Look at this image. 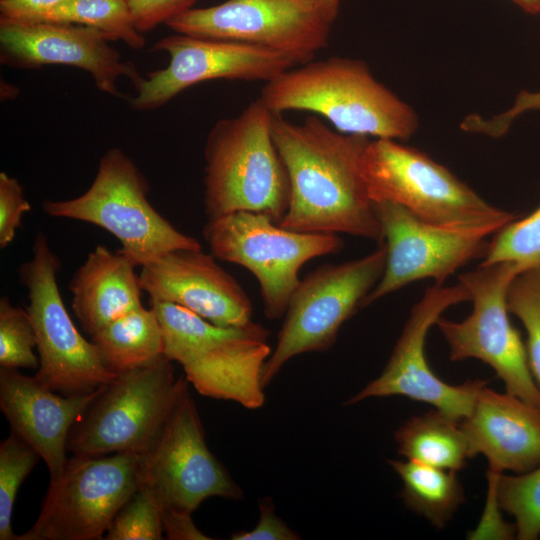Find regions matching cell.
<instances>
[{
    "label": "cell",
    "instance_id": "33",
    "mask_svg": "<svg viewBox=\"0 0 540 540\" xmlns=\"http://www.w3.org/2000/svg\"><path fill=\"white\" fill-rule=\"evenodd\" d=\"M164 532L160 509L144 485L122 506L104 537L107 540H161Z\"/></svg>",
    "mask_w": 540,
    "mask_h": 540
},
{
    "label": "cell",
    "instance_id": "38",
    "mask_svg": "<svg viewBox=\"0 0 540 540\" xmlns=\"http://www.w3.org/2000/svg\"><path fill=\"white\" fill-rule=\"evenodd\" d=\"M67 0H0V20L37 22Z\"/></svg>",
    "mask_w": 540,
    "mask_h": 540
},
{
    "label": "cell",
    "instance_id": "35",
    "mask_svg": "<svg viewBox=\"0 0 540 540\" xmlns=\"http://www.w3.org/2000/svg\"><path fill=\"white\" fill-rule=\"evenodd\" d=\"M31 209L23 187L16 178L0 173V247L6 248L21 225L22 216Z\"/></svg>",
    "mask_w": 540,
    "mask_h": 540
},
{
    "label": "cell",
    "instance_id": "8",
    "mask_svg": "<svg viewBox=\"0 0 540 540\" xmlns=\"http://www.w3.org/2000/svg\"><path fill=\"white\" fill-rule=\"evenodd\" d=\"M387 259L384 243L370 254L326 264L300 280L291 295L275 349L263 368L266 387L293 357L329 349L343 323L361 308L380 281Z\"/></svg>",
    "mask_w": 540,
    "mask_h": 540
},
{
    "label": "cell",
    "instance_id": "40",
    "mask_svg": "<svg viewBox=\"0 0 540 540\" xmlns=\"http://www.w3.org/2000/svg\"><path fill=\"white\" fill-rule=\"evenodd\" d=\"M517 6L529 14L540 13V0H512Z\"/></svg>",
    "mask_w": 540,
    "mask_h": 540
},
{
    "label": "cell",
    "instance_id": "6",
    "mask_svg": "<svg viewBox=\"0 0 540 540\" xmlns=\"http://www.w3.org/2000/svg\"><path fill=\"white\" fill-rule=\"evenodd\" d=\"M165 356L116 375L72 427L67 450L75 456L145 454L164 428L186 377H176Z\"/></svg>",
    "mask_w": 540,
    "mask_h": 540
},
{
    "label": "cell",
    "instance_id": "39",
    "mask_svg": "<svg viewBox=\"0 0 540 540\" xmlns=\"http://www.w3.org/2000/svg\"><path fill=\"white\" fill-rule=\"evenodd\" d=\"M163 532L169 540L211 539L200 531L192 520V515L172 509H160Z\"/></svg>",
    "mask_w": 540,
    "mask_h": 540
},
{
    "label": "cell",
    "instance_id": "7",
    "mask_svg": "<svg viewBox=\"0 0 540 540\" xmlns=\"http://www.w3.org/2000/svg\"><path fill=\"white\" fill-rule=\"evenodd\" d=\"M212 255L248 269L257 279L270 320L283 317L310 259L341 250L335 233L298 232L281 227L269 216L238 211L208 220L204 231Z\"/></svg>",
    "mask_w": 540,
    "mask_h": 540
},
{
    "label": "cell",
    "instance_id": "37",
    "mask_svg": "<svg viewBox=\"0 0 540 540\" xmlns=\"http://www.w3.org/2000/svg\"><path fill=\"white\" fill-rule=\"evenodd\" d=\"M259 519L256 526L247 531H237L231 535L232 540H297L299 534L291 529L275 512L274 504L269 497L260 499Z\"/></svg>",
    "mask_w": 540,
    "mask_h": 540
},
{
    "label": "cell",
    "instance_id": "15",
    "mask_svg": "<svg viewBox=\"0 0 540 540\" xmlns=\"http://www.w3.org/2000/svg\"><path fill=\"white\" fill-rule=\"evenodd\" d=\"M470 301V293L460 282L452 286L429 287L413 306L382 372L346 401L359 403L371 397L405 396L432 405L448 417L461 421L469 415L483 380L451 385L437 377L425 356L429 329L451 306Z\"/></svg>",
    "mask_w": 540,
    "mask_h": 540
},
{
    "label": "cell",
    "instance_id": "36",
    "mask_svg": "<svg viewBox=\"0 0 540 540\" xmlns=\"http://www.w3.org/2000/svg\"><path fill=\"white\" fill-rule=\"evenodd\" d=\"M137 30L141 33L155 29L160 24L191 9L197 0H127Z\"/></svg>",
    "mask_w": 540,
    "mask_h": 540
},
{
    "label": "cell",
    "instance_id": "10",
    "mask_svg": "<svg viewBox=\"0 0 540 540\" xmlns=\"http://www.w3.org/2000/svg\"><path fill=\"white\" fill-rule=\"evenodd\" d=\"M32 254L18 268V278L27 290L26 310L37 338L40 366L34 376L65 396L92 393L116 375L69 316L57 284L60 261L44 234L35 237Z\"/></svg>",
    "mask_w": 540,
    "mask_h": 540
},
{
    "label": "cell",
    "instance_id": "1",
    "mask_svg": "<svg viewBox=\"0 0 540 540\" xmlns=\"http://www.w3.org/2000/svg\"><path fill=\"white\" fill-rule=\"evenodd\" d=\"M272 135L290 183V202L281 227L345 233L383 243L361 169L369 137L339 132L317 116L293 123L275 113Z\"/></svg>",
    "mask_w": 540,
    "mask_h": 540
},
{
    "label": "cell",
    "instance_id": "11",
    "mask_svg": "<svg viewBox=\"0 0 540 540\" xmlns=\"http://www.w3.org/2000/svg\"><path fill=\"white\" fill-rule=\"evenodd\" d=\"M141 457L114 453L68 458L53 480L35 523L15 540L102 539L140 485Z\"/></svg>",
    "mask_w": 540,
    "mask_h": 540
},
{
    "label": "cell",
    "instance_id": "20",
    "mask_svg": "<svg viewBox=\"0 0 540 540\" xmlns=\"http://www.w3.org/2000/svg\"><path fill=\"white\" fill-rule=\"evenodd\" d=\"M460 426L489 471L521 474L540 465V408L507 391L484 385Z\"/></svg>",
    "mask_w": 540,
    "mask_h": 540
},
{
    "label": "cell",
    "instance_id": "23",
    "mask_svg": "<svg viewBox=\"0 0 540 540\" xmlns=\"http://www.w3.org/2000/svg\"><path fill=\"white\" fill-rule=\"evenodd\" d=\"M394 438L400 455L437 468L457 471L477 455L460 421L437 409L408 419Z\"/></svg>",
    "mask_w": 540,
    "mask_h": 540
},
{
    "label": "cell",
    "instance_id": "13",
    "mask_svg": "<svg viewBox=\"0 0 540 540\" xmlns=\"http://www.w3.org/2000/svg\"><path fill=\"white\" fill-rule=\"evenodd\" d=\"M140 457V484L151 491L159 509L192 515L210 497H243L241 488L207 446L188 386L152 447Z\"/></svg>",
    "mask_w": 540,
    "mask_h": 540
},
{
    "label": "cell",
    "instance_id": "34",
    "mask_svg": "<svg viewBox=\"0 0 540 540\" xmlns=\"http://www.w3.org/2000/svg\"><path fill=\"white\" fill-rule=\"evenodd\" d=\"M531 111H540V91H521L513 105L503 113L488 119L478 115L468 116L461 127L467 132L497 138L507 132L517 117Z\"/></svg>",
    "mask_w": 540,
    "mask_h": 540
},
{
    "label": "cell",
    "instance_id": "25",
    "mask_svg": "<svg viewBox=\"0 0 540 540\" xmlns=\"http://www.w3.org/2000/svg\"><path fill=\"white\" fill-rule=\"evenodd\" d=\"M388 463L403 483L400 497L406 507L436 529L444 528L464 503V489L457 471L408 459Z\"/></svg>",
    "mask_w": 540,
    "mask_h": 540
},
{
    "label": "cell",
    "instance_id": "31",
    "mask_svg": "<svg viewBox=\"0 0 540 540\" xmlns=\"http://www.w3.org/2000/svg\"><path fill=\"white\" fill-rule=\"evenodd\" d=\"M507 305L525 328L528 364L540 388V270H527L514 278L508 290Z\"/></svg>",
    "mask_w": 540,
    "mask_h": 540
},
{
    "label": "cell",
    "instance_id": "3",
    "mask_svg": "<svg viewBox=\"0 0 540 540\" xmlns=\"http://www.w3.org/2000/svg\"><path fill=\"white\" fill-rule=\"evenodd\" d=\"M274 113L257 98L210 130L205 148L204 205L208 220L238 211L280 223L290 202L285 164L274 143Z\"/></svg>",
    "mask_w": 540,
    "mask_h": 540
},
{
    "label": "cell",
    "instance_id": "12",
    "mask_svg": "<svg viewBox=\"0 0 540 540\" xmlns=\"http://www.w3.org/2000/svg\"><path fill=\"white\" fill-rule=\"evenodd\" d=\"M340 0H227L169 20L175 33L238 41L314 58L328 44Z\"/></svg>",
    "mask_w": 540,
    "mask_h": 540
},
{
    "label": "cell",
    "instance_id": "5",
    "mask_svg": "<svg viewBox=\"0 0 540 540\" xmlns=\"http://www.w3.org/2000/svg\"><path fill=\"white\" fill-rule=\"evenodd\" d=\"M372 201L399 204L441 225L497 232L517 215L486 202L446 167L398 140L369 141L361 163Z\"/></svg>",
    "mask_w": 540,
    "mask_h": 540
},
{
    "label": "cell",
    "instance_id": "9",
    "mask_svg": "<svg viewBox=\"0 0 540 540\" xmlns=\"http://www.w3.org/2000/svg\"><path fill=\"white\" fill-rule=\"evenodd\" d=\"M521 268L512 262L480 264L459 275L470 293L471 314L462 321L442 316L436 326L449 347V359H478L503 381L506 391L540 408V388L529 368L526 347L509 319L507 296Z\"/></svg>",
    "mask_w": 540,
    "mask_h": 540
},
{
    "label": "cell",
    "instance_id": "19",
    "mask_svg": "<svg viewBox=\"0 0 540 540\" xmlns=\"http://www.w3.org/2000/svg\"><path fill=\"white\" fill-rule=\"evenodd\" d=\"M101 388V387H100ZM65 396L35 376L18 369L0 368V408L15 433L44 460L50 480L63 471L70 431L99 393Z\"/></svg>",
    "mask_w": 540,
    "mask_h": 540
},
{
    "label": "cell",
    "instance_id": "4",
    "mask_svg": "<svg viewBox=\"0 0 540 540\" xmlns=\"http://www.w3.org/2000/svg\"><path fill=\"white\" fill-rule=\"evenodd\" d=\"M149 184L134 161L120 148L100 158L96 176L85 193L68 200L42 203L52 217L88 222L113 234L119 251L136 267L177 249H201L195 238L176 229L147 198Z\"/></svg>",
    "mask_w": 540,
    "mask_h": 540
},
{
    "label": "cell",
    "instance_id": "29",
    "mask_svg": "<svg viewBox=\"0 0 540 540\" xmlns=\"http://www.w3.org/2000/svg\"><path fill=\"white\" fill-rule=\"evenodd\" d=\"M512 262L522 272L540 270V204L529 215L514 219L488 242L481 264Z\"/></svg>",
    "mask_w": 540,
    "mask_h": 540
},
{
    "label": "cell",
    "instance_id": "16",
    "mask_svg": "<svg viewBox=\"0 0 540 540\" xmlns=\"http://www.w3.org/2000/svg\"><path fill=\"white\" fill-rule=\"evenodd\" d=\"M374 204L387 259L380 281L361 308L415 281L433 279L443 284L471 260L483 258L488 236L496 233L489 228L432 223L389 201Z\"/></svg>",
    "mask_w": 540,
    "mask_h": 540
},
{
    "label": "cell",
    "instance_id": "2",
    "mask_svg": "<svg viewBox=\"0 0 540 540\" xmlns=\"http://www.w3.org/2000/svg\"><path fill=\"white\" fill-rule=\"evenodd\" d=\"M259 98L275 114L312 112L345 134L399 141L418 127L413 108L358 59L330 57L293 67L266 82Z\"/></svg>",
    "mask_w": 540,
    "mask_h": 540
},
{
    "label": "cell",
    "instance_id": "21",
    "mask_svg": "<svg viewBox=\"0 0 540 540\" xmlns=\"http://www.w3.org/2000/svg\"><path fill=\"white\" fill-rule=\"evenodd\" d=\"M270 332L251 321L234 337L183 365L185 377L203 396L234 401L247 409L265 403L263 368L271 355Z\"/></svg>",
    "mask_w": 540,
    "mask_h": 540
},
{
    "label": "cell",
    "instance_id": "18",
    "mask_svg": "<svg viewBox=\"0 0 540 540\" xmlns=\"http://www.w3.org/2000/svg\"><path fill=\"white\" fill-rule=\"evenodd\" d=\"M141 288L151 300L181 305L223 327L252 321V303L241 285L201 249H177L141 267Z\"/></svg>",
    "mask_w": 540,
    "mask_h": 540
},
{
    "label": "cell",
    "instance_id": "27",
    "mask_svg": "<svg viewBox=\"0 0 540 540\" xmlns=\"http://www.w3.org/2000/svg\"><path fill=\"white\" fill-rule=\"evenodd\" d=\"M40 21L95 28L110 41H123L135 50L145 45V38L135 26L127 0H67Z\"/></svg>",
    "mask_w": 540,
    "mask_h": 540
},
{
    "label": "cell",
    "instance_id": "24",
    "mask_svg": "<svg viewBox=\"0 0 540 540\" xmlns=\"http://www.w3.org/2000/svg\"><path fill=\"white\" fill-rule=\"evenodd\" d=\"M99 355L114 375L154 363L164 356L162 331L154 311L141 306L92 334Z\"/></svg>",
    "mask_w": 540,
    "mask_h": 540
},
{
    "label": "cell",
    "instance_id": "26",
    "mask_svg": "<svg viewBox=\"0 0 540 540\" xmlns=\"http://www.w3.org/2000/svg\"><path fill=\"white\" fill-rule=\"evenodd\" d=\"M150 308L161 327L164 356L182 366L211 347L234 337L244 326H218L171 302L150 299Z\"/></svg>",
    "mask_w": 540,
    "mask_h": 540
},
{
    "label": "cell",
    "instance_id": "28",
    "mask_svg": "<svg viewBox=\"0 0 540 540\" xmlns=\"http://www.w3.org/2000/svg\"><path fill=\"white\" fill-rule=\"evenodd\" d=\"M494 484L502 511L515 520L516 538L535 540L540 537V465L521 474L487 472Z\"/></svg>",
    "mask_w": 540,
    "mask_h": 540
},
{
    "label": "cell",
    "instance_id": "30",
    "mask_svg": "<svg viewBox=\"0 0 540 540\" xmlns=\"http://www.w3.org/2000/svg\"><path fill=\"white\" fill-rule=\"evenodd\" d=\"M40 456L11 432L0 444V540H15L12 514L18 490Z\"/></svg>",
    "mask_w": 540,
    "mask_h": 540
},
{
    "label": "cell",
    "instance_id": "32",
    "mask_svg": "<svg viewBox=\"0 0 540 540\" xmlns=\"http://www.w3.org/2000/svg\"><path fill=\"white\" fill-rule=\"evenodd\" d=\"M37 338L27 310L0 299V367L38 369Z\"/></svg>",
    "mask_w": 540,
    "mask_h": 540
},
{
    "label": "cell",
    "instance_id": "17",
    "mask_svg": "<svg viewBox=\"0 0 540 540\" xmlns=\"http://www.w3.org/2000/svg\"><path fill=\"white\" fill-rule=\"evenodd\" d=\"M0 63L16 69L68 65L87 71L98 90L119 97L118 80L142 79L99 30L61 22L0 20Z\"/></svg>",
    "mask_w": 540,
    "mask_h": 540
},
{
    "label": "cell",
    "instance_id": "14",
    "mask_svg": "<svg viewBox=\"0 0 540 540\" xmlns=\"http://www.w3.org/2000/svg\"><path fill=\"white\" fill-rule=\"evenodd\" d=\"M151 51L169 55L166 68L150 72L135 86L130 106L151 111L168 103L185 89L207 80L274 79L312 57L254 44L176 33L155 42Z\"/></svg>",
    "mask_w": 540,
    "mask_h": 540
},
{
    "label": "cell",
    "instance_id": "22",
    "mask_svg": "<svg viewBox=\"0 0 540 540\" xmlns=\"http://www.w3.org/2000/svg\"><path fill=\"white\" fill-rule=\"evenodd\" d=\"M135 267L122 253L98 245L77 269L69 283L72 309L89 334L143 306Z\"/></svg>",
    "mask_w": 540,
    "mask_h": 540
}]
</instances>
